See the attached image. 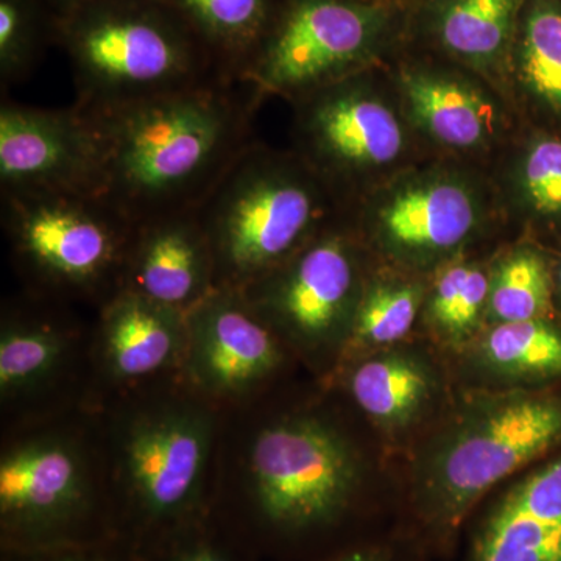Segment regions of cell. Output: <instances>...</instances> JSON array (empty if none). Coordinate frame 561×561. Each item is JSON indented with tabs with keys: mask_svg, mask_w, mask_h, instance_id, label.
Segmentation results:
<instances>
[{
	"mask_svg": "<svg viewBox=\"0 0 561 561\" xmlns=\"http://www.w3.org/2000/svg\"><path fill=\"white\" fill-rule=\"evenodd\" d=\"M262 94L250 81H220L88 113L102 144L99 195L135 225L197 209L254 142Z\"/></svg>",
	"mask_w": 561,
	"mask_h": 561,
	"instance_id": "6da1fadb",
	"label": "cell"
},
{
	"mask_svg": "<svg viewBox=\"0 0 561 561\" xmlns=\"http://www.w3.org/2000/svg\"><path fill=\"white\" fill-rule=\"evenodd\" d=\"M98 408L111 497L151 524L195 513L216 482L225 411L180 376L117 394Z\"/></svg>",
	"mask_w": 561,
	"mask_h": 561,
	"instance_id": "7a4b0ae2",
	"label": "cell"
},
{
	"mask_svg": "<svg viewBox=\"0 0 561 561\" xmlns=\"http://www.w3.org/2000/svg\"><path fill=\"white\" fill-rule=\"evenodd\" d=\"M84 113L153 101L220 81L208 47L165 0H91L55 24Z\"/></svg>",
	"mask_w": 561,
	"mask_h": 561,
	"instance_id": "3957f363",
	"label": "cell"
},
{
	"mask_svg": "<svg viewBox=\"0 0 561 561\" xmlns=\"http://www.w3.org/2000/svg\"><path fill=\"white\" fill-rule=\"evenodd\" d=\"M245 431L225 412L216 481L247 494L265 523L306 530L334 522L360 485L353 443L327 416L297 412Z\"/></svg>",
	"mask_w": 561,
	"mask_h": 561,
	"instance_id": "277c9868",
	"label": "cell"
},
{
	"mask_svg": "<svg viewBox=\"0 0 561 561\" xmlns=\"http://www.w3.org/2000/svg\"><path fill=\"white\" fill-rule=\"evenodd\" d=\"M111 497L101 412L83 405L7 427L0 451V519L9 541L47 549Z\"/></svg>",
	"mask_w": 561,
	"mask_h": 561,
	"instance_id": "5b68a950",
	"label": "cell"
},
{
	"mask_svg": "<svg viewBox=\"0 0 561 561\" xmlns=\"http://www.w3.org/2000/svg\"><path fill=\"white\" fill-rule=\"evenodd\" d=\"M2 227L28 294L95 311L119 294L136 225L102 195L5 194Z\"/></svg>",
	"mask_w": 561,
	"mask_h": 561,
	"instance_id": "8992f818",
	"label": "cell"
},
{
	"mask_svg": "<svg viewBox=\"0 0 561 561\" xmlns=\"http://www.w3.org/2000/svg\"><path fill=\"white\" fill-rule=\"evenodd\" d=\"M308 172L256 142L195 209L208 236L216 289L243 290L316 238L323 192Z\"/></svg>",
	"mask_w": 561,
	"mask_h": 561,
	"instance_id": "52a82bcc",
	"label": "cell"
},
{
	"mask_svg": "<svg viewBox=\"0 0 561 561\" xmlns=\"http://www.w3.org/2000/svg\"><path fill=\"white\" fill-rule=\"evenodd\" d=\"M560 440L561 401L515 394L485 402L424 461L423 500L443 522H459L486 491Z\"/></svg>",
	"mask_w": 561,
	"mask_h": 561,
	"instance_id": "ba28073f",
	"label": "cell"
},
{
	"mask_svg": "<svg viewBox=\"0 0 561 561\" xmlns=\"http://www.w3.org/2000/svg\"><path fill=\"white\" fill-rule=\"evenodd\" d=\"M68 302L24 291L0 321V404L3 427L92 405L90 327Z\"/></svg>",
	"mask_w": 561,
	"mask_h": 561,
	"instance_id": "9c48e42d",
	"label": "cell"
},
{
	"mask_svg": "<svg viewBox=\"0 0 561 561\" xmlns=\"http://www.w3.org/2000/svg\"><path fill=\"white\" fill-rule=\"evenodd\" d=\"M378 10L360 0H284L245 80L262 92L312 94L370 55Z\"/></svg>",
	"mask_w": 561,
	"mask_h": 561,
	"instance_id": "30bf717a",
	"label": "cell"
},
{
	"mask_svg": "<svg viewBox=\"0 0 561 561\" xmlns=\"http://www.w3.org/2000/svg\"><path fill=\"white\" fill-rule=\"evenodd\" d=\"M186 320L181 381L221 411L256 401L283 367V342L241 290H214Z\"/></svg>",
	"mask_w": 561,
	"mask_h": 561,
	"instance_id": "8fae6325",
	"label": "cell"
},
{
	"mask_svg": "<svg viewBox=\"0 0 561 561\" xmlns=\"http://www.w3.org/2000/svg\"><path fill=\"white\" fill-rule=\"evenodd\" d=\"M357 271L348 242L316 236L289 261L241 290L280 342L306 353L332 348L353 328Z\"/></svg>",
	"mask_w": 561,
	"mask_h": 561,
	"instance_id": "7c38bea8",
	"label": "cell"
},
{
	"mask_svg": "<svg viewBox=\"0 0 561 561\" xmlns=\"http://www.w3.org/2000/svg\"><path fill=\"white\" fill-rule=\"evenodd\" d=\"M102 144L90 114L76 105H0V191L99 194Z\"/></svg>",
	"mask_w": 561,
	"mask_h": 561,
	"instance_id": "4fadbf2b",
	"label": "cell"
},
{
	"mask_svg": "<svg viewBox=\"0 0 561 561\" xmlns=\"http://www.w3.org/2000/svg\"><path fill=\"white\" fill-rule=\"evenodd\" d=\"M95 312L92 405L180 376L187 341L186 313L125 290Z\"/></svg>",
	"mask_w": 561,
	"mask_h": 561,
	"instance_id": "5bb4252c",
	"label": "cell"
},
{
	"mask_svg": "<svg viewBox=\"0 0 561 561\" xmlns=\"http://www.w3.org/2000/svg\"><path fill=\"white\" fill-rule=\"evenodd\" d=\"M122 290L184 313L216 290L213 250L195 210L136 225Z\"/></svg>",
	"mask_w": 561,
	"mask_h": 561,
	"instance_id": "9a60e30c",
	"label": "cell"
},
{
	"mask_svg": "<svg viewBox=\"0 0 561 561\" xmlns=\"http://www.w3.org/2000/svg\"><path fill=\"white\" fill-rule=\"evenodd\" d=\"M309 95L301 130L317 165L330 172L359 171L400 157L404 135L383 103L342 80Z\"/></svg>",
	"mask_w": 561,
	"mask_h": 561,
	"instance_id": "2e32d148",
	"label": "cell"
},
{
	"mask_svg": "<svg viewBox=\"0 0 561 561\" xmlns=\"http://www.w3.org/2000/svg\"><path fill=\"white\" fill-rule=\"evenodd\" d=\"M472 561H561V457L491 505L476 531Z\"/></svg>",
	"mask_w": 561,
	"mask_h": 561,
	"instance_id": "e0dca14e",
	"label": "cell"
},
{
	"mask_svg": "<svg viewBox=\"0 0 561 561\" xmlns=\"http://www.w3.org/2000/svg\"><path fill=\"white\" fill-rule=\"evenodd\" d=\"M379 219L390 241L402 249L448 250L474 228L476 205L459 184L434 181L394 195Z\"/></svg>",
	"mask_w": 561,
	"mask_h": 561,
	"instance_id": "ac0fdd59",
	"label": "cell"
},
{
	"mask_svg": "<svg viewBox=\"0 0 561 561\" xmlns=\"http://www.w3.org/2000/svg\"><path fill=\"white\" fill-rule=\"evenodd\" d=\"M165 2L171 3L190 22L227 79L245 80L284 0Z\"/></svg>",
	"mask_w": 561,
	"mask_h": 561,
	"instance_id": "d6986e66",
	"label": "cell"
},
{
	"mask_svg": "<svg viewBox=\"0 0 561 561\" xmlns=\"http://www.w3.org/2000/svg\"><path fill=\"white\" fill-rule=\"evenodd\" d=\"M348 390L365 415L387 427L411 423L432 391L426 365L408 354H386L362 362L350 373Z\"/></svg>",
	"mask_w": 561,
	"mask_h": 561,
	"instance_id": "ffe728a7",
	"label": "cell"
},
{
	"mask_svg": "<svg viewBox=\"0 0 561 561\" xmlns=\"http://www.w3.org/2000/svg\"><path fill=\"white\" fill-rule=\"evenodd\" d=\"M404 91L424 130L440 142L471 149L490 138V106L459 81L409 73L404 77Z\"/></svg>",
	"mask_w": 561,
	"mask_h": 561,
	"instance_id": "44dd1931",
	"label": "cell"
},
{
	"mask_svg": "<svg viewBox=\"0 0 561 561\" xmlns=\"http://www.w3.org/2000/svg\"><path fill=\"white\" fill-rule=\"evenodd\" d=\"M55 24L46 0H0L2 92L27 80L47 47L55 46Z\"/></svg>",
	"mask_w": 561,
	"mask_h": 561,
	"instance_id": "7402d4cb",
	"label": "cell"
},
{
	"mask_svg": "<svg viewBox=\"0 0 561 561\" xmlns=\"http://www.w3.org/2000/svg\"><path fill=\"white\" fill-rule=\"evenodd\" d=\"M519 2L522 0H451L442 14L443 43L467 60H494L511 39Z\"/></svg>",
	"mask_w": 561,
	"mask_h": 561,
	"instance_id": "603a6c76",
	"label": "cell"
},
{
	"mask_svg": "<svg viewBox=\"0 0 561 561\" xmlns=\"http://www.w3.org/2000/svg\"><path fill=\"white\" fill-rule=\"evenodd\" d=\"M485 364L512 378H545L561 373V332L541 320L507 321L486 335Z\"/></svg>",
	"mask_w": 561,
	"mask_h": 561,
	"instance_id": "cb8c5ba5",
	"label": "cell"
},
{
	"mask_svg": "<svg viewBox=\"0 0 561 561\" xmlns=\"http://www.w3.org/2000/svg\"><path fill=\"white\" fill-rule=\"evenodd\" d=\"M489 300L491 313L500 323L540 320L551 302L545 262L530 251L513 254L501 265Z\"/></svg>",
	"mask_w": 561,
	"mask_h": 561,
	"instance_id": "d4e9b609",
	"label": "cell"
},
{
	"mask_svg": "<svg viewBox=\"0 0 561 561\" xmlns=\"http://www.w3.org/2000/svg\"><path fill=\"white\" fill-rule=\"evenodd\" d=\"M523 72L531 91L561 111V11L552 3H538L527 18Z\"/></svg>",
	"mask_w": 561,
	"mask_h": 561,
	"instance_id": "484cf974",
	"label": "cell"
},
{
	"mask_svg": "<svg viewBox=\"0 0 561 561\" xmlns=\"http://www.w3.org/2000/svg\"><path fill=\"white\" fill-rule=\"evenodd\" d=\"M420 294L408 284H378L364 295L354 313L351 339L367 346L401 341L412 330Z\"/></svg>",
	"mask_w": 561,
	"mask_h": 561,
	"instance_id": "4316f807",
	"label": "cell"
},
{
	"mask_svg": "<svg viewBox=\"0 0 561 561\" xmlns=\"http://www.w3.org/2000/svg\"><path fill=\"white\" fill-rule=\"evenodd\" d=\"M490 283L478 267L456 265L438 279L432 298V317L446 334L459 339L478 323L485 301L490 298Z\"/></svg>",
	"mask_w": 561,
	"mask_h": 561,
	"instance_id": "83f0119b",
	"label": "cell"
},
{
	"mask_svg": "<svg viewBox=\"0 0 561 561\" xmlns=\"http://www.w3.org/2000/svg\"><path fill=\"white\" fill-rule=\"evenodd\" d=\"M523 184L531 206L545 216H561V140L542 139L524 161Z\"/></svg>",
	"mask_w": 561,
	"mask_h": 561,
	"instance_id": "f1b7e54d",
	"label": "cell"
},
{
	"mask_svg": "<svg viewBox=\"0 0 561 561\" xmlns=\"http://www.w3.org/2000/svg\"><path fill=\"white\" fill-rule=\"evenodd\" d=\"M169 561H232L221 549L208 542H192L176 549Z\"/></svg>",
	"mask_w": 561,
	"mask_h": 561,
	"instance_id": "f546056e",
	"label": "cell"
},
{
	"mask_svg": "<svg viewBox=\"0 0 561 561\" xmlns=\"http://www.w3.org/2000/svg\"><path fill=\"white\" fill-rule=\"evenodd\" d=\"M47 5L54 11L55 16L61 18L70 11L79 9L84 3L91 2V0H46Z\"/></svg>",
	"mask_w": 561,
	"mask_h": 561,
	"instance_id": "4dcf8cb0",
	"label": "cell"
},
{
	"mask_svg": "<svg viewBox=\"0 0 561 561\" xmlns=\"http://www.w3.org/2000/svg\"><path fill=\"white\" fill-rule=\"evenodd\" d=\"M39 561H106V560L102 559V557H98V556H88V553L69 552V553H62V556L51 557V559H47V560L43 559Z\"/></svg>",
	"mask_w": 561,
	"mask_h": 561,
	"instance_id": "1f68e13d",
	"label": "cell"
},
{
	"mask_svg": "<svg viewBox=\"0 0 561 561\" xmlns=\"http://www.w3.org/2000/svg\"><path fill=\"white\" fill-rule=\"evenodd\" d=\"M341 561H379L376 559H373L370 556H365V553H353V556L346 557V559H343Z\"/></svg>",
	"mask_w": 561,
	"mask_h": 561,
	"instance_id": "d6a6232c",
	"label": "cell"
},
{
	"mask_svg": "<svg viewBox=\"0 0 561 561\" xmlns=\"http://www.w3.org/2000/svg\"><path fill=\"white\" fill-rule=\"evenodd\" d=\"M560 283H561V272H560Z\"/></svg>",
	"mask_w": 561,
	"mask_h": 561,
	"instance_id": "836d02e7",
	"label": "cell"
}]
</instances>
